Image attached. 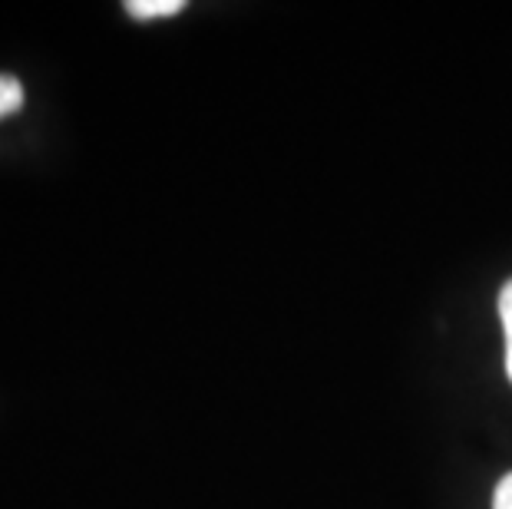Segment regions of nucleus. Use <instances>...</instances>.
I'll list each match as a JSON object with an SVG mask.
<instances>
[{"mask_svg": "<svg viewBox=\"0 0 512 509\" xmlns=\"http://www.w3.org/2000/svg\"><path fill=\"white\" fill-rule=\"evenodd\" d=\"M185 10V0H129L126 14L136 20H156V17H176Z\"/></svg>", "mask_w": 512, "mask_h": 509, "instance_id": "f257e3e1", "label": "nucleus"}, {"mask_svg": "<svg viewBox=\"0 0 512 509\" xmlns=\"http://www.w3.org/2000/svg\"><path fill=\"white\" fill-rule=\"evenodd\" d=\"M506 377L512 381V348H506Z\"/></svg>", "mask_w": 512, "mask_h": 509, "instance_id": "39448f33", "label": "nucleus"}, {"mask_svg": "<svg viewBox=\"0 0 512 509\" xmlns=\"http://www.w3.org/2000/svg\"><path fill=\"white\" fill-rule=\"evenodd\" d=\"M24 106V86L14 77H0V116L17 113Z\"/></svg>", "mask_w": 512, "mask_h": 509, "instance_id": "f03ea898", "label": "nucleus"}, {"mask_svg": "<svg viewBox=\"0 0 512 509\" xmlns=\"http://www.w3.org/2000/svg\"><path fill=\"white\" fill-rule=\"evenodd\" d=\"M493 509H512V473L506 476L503 483L496 486V493H493Z\"/></svg>", "mask_w": 512, "mask_h": 509, "instance_id": "20e7f679", "label": "nucleus"}, {"mask_svg": "<svg viewBox=\"0 0 512 509\" xmlns=\"http://www.w3.org/2000/svg\"><path fill=\"white\" fill-rule=\"evenodd\" d=\"M499 318H503V334H506V348H512V278L499 291Z\"/></svg>", "mask_w": 512, "mask_h": 509, "instance_id": "7ed1b4c3", "label": "nucleus"}]
</instances>
